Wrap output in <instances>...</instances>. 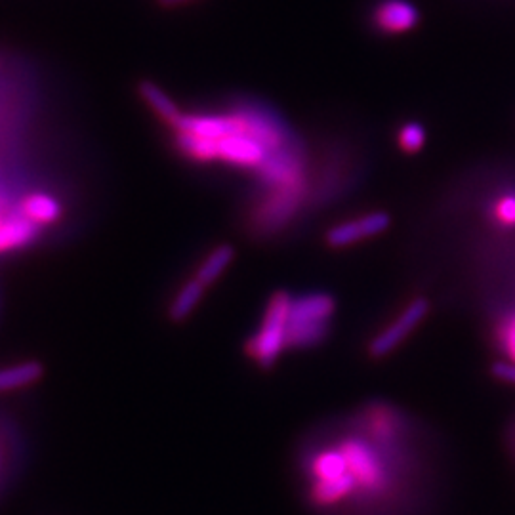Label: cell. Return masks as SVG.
Listing matches in <instances>:
<instances>
[{
  "label": "cell",
  "instance_id": "6",
  "mask_svg": "<svg viewBox=\"0 0 515 515\" xmlns=\"http://www.w3.org/2000/svg\"><path fill=\"white\" fill-rule=\"evenodd\" d=\"M258 170L260 176L277 189L302 184V163L290 144L275 153H269L268 159Z\"/></svg>",
  "mask_w": 515,
  "mask_h": 515
},
{
  "label": "cell",
  "instance_id": "24",
  "mask_svg": "<svg viewBox=\"0 0 515 515\" xmlns=\"http://www.w3.org/2000/svg\"><path fill=\"white\" fill-rule=\"evenodd\" d=\"M0 222H2V216H0Z\"/></svg>",
  "mask_w": 515,
  "mask_h": 515
},
{
  "label": "cell",
  "instance_id": "12",
  "mask_svg": "<svg viewBox=\"0 0 515 515\" xmlns=\"http://www.w3.org/2000/svg\"><path fill=\"white\" fill-rule=\"evenodd\" d=\"M44 374L39 361H27L8 369H0V393L12 392L18 388L39 382Z\"/></svg>",
  "mask_w": 515,
  "mask_h": 515
},
{
  "label": "cell",
  "instance_id": "15",
  "mask_svg": "<svg viewBox=\"0 0 515 515\" xmlns=\"http://www.w3.org/2000/svg\"><path fill=\"white\" fill-rule=\"evenodd\" d=\"M205 285L199 279H191L187 281L182 290L176 294L172 306L168 309V317L174 323H182L191 315V311L197 308V304L201 302L203 294H205Z\"/></svg>",
  "mask_w": 515,
  "mask_h": 515
},
{
  "label": "cell",
  "instance_id": "1",
  "mask_svg": "<svg viewBox=\"0 0 515 515\" xmlns=\"http://www.w3.org/2000/svg\"><path fill=\"white\" fill-rule=\"evenodd\" d=\"M290 309L292 296L287 292H275L264 313L262 327L247 342L248 357L262 369L273 367L279 355L287 348Z\"/></svg>",
  "mask_w": 515,
  "mask_h": 515
},
{
  "label": "cell",
  "instance_id": "14",
  "mask_svg": "<svg viewBox=\"0 0 515 515\" xmlns=\"http://www.w3.org/2000/svg\"><path fill=\"white\" fill-rule=\"evenodd\" d=\"M140 96L144 98V102L165 121L174 128V124L182 119V113L178 109V105L172 102L165 92L157 86V84L149 83V81H142L138 86Z\"/></svg>",
  "mask_w": 515,
  "mask_h": 515
},
{
  "label": "cell",
  "instance_id": "22",
  "mask_svg": "<svg viewBox=\"0 0 515 515\" xmlns=\"http://www.w3.org/2000/svg\"><path fill=\"white\" fill-rule=\"evenodd\" d=\"M491 372H493V376H495L496 380H502V382H508V384L515 386L514 361H500V363H495Z\"/></svg>",
  "mask_w": 515,
  "mask_h": 515
},
{
  "label": "cell",
  "instance_id": "20",
  "mask_svg": "<svg viewBox=\"0 0 515 515\" xmlns=\"http://www.w3.org/2000/svg\"><path fill=\"white\" fill-rule=\"evenodd\" d=\"M399 147L405 151V153H418L424 144H426V130L424 126L418 123L405 124L401 130H399Z\"/></svg>",
  "mask_w": 515,
  "mask_h": 515
},
{
  "label": "cell",
  "instance_id": "18",
  "mask_svg": "<svg viewBox=\"0 0 515 515\" xmlns=\"http://www.w3.org/2000/svg\"><path fill=\"white\" fill-rule=\"evenodd\" d=\"M346 474H350L348 462L340 451H325L317 454L311 462V475L315 477V481H332Z\"/></svg>",
  "mask_w": 515,
  "mask_h": 515
},
{
  "label": "cell",
  "instance_id": "10",
  "mask_svg": "<svg viewBox=\"0 0 515 515\" xmlns=\"http://www.w3.org/2000/svg\"><path fill=\"white\" fill-rule=\"evenodd\" d=\"M39 226L27 220L25 216L21 218H8L0 222V254L10 252L16 248L27 247L33 239H37Z\"/></svg>",
  "mask_w": 515,
  "mask_h": 515
},
{
  "label": "cell",
  "instance_id": "9",
  "mask_svg": "<svg viewBox=\"0 0 515 515\" xmlns=\"http://www.w3.org/2000/svg\"><path fill=\"white\" fill-rule=\"evenodd\" d=\"M334 311V298L323 292L292 298L289 325H329Z\"/></svg>",
  "mask_w": 515,
  "mask_h": 515
},
{
  "label": "cell",
  "instance_id": "3",
  "mask_svg": "<svg viewBox=\"0 0 515 515\" xmlns=\"http://www.w3.org/2000/svg\"><path fill=\"white\" fill-rule=\"evenodd\" d=\"M428 311H430V304H428L426 298L412 300L411 304L401 311V315L393 321L392 325H388L369 344V353L372 357L382 359L388 353H392L411 334L412 330L424 321Z\"/></svg>",
  "mask_w": 515,
  "mask_h": 515
},
{
  "label": "cell",
  "instance_id": "23",
  "mask_svg": "<svg viewBox=\"0 0 515 515\" xmlns=\"http://www.w3.org/2000/svg\"><path fill=\"white\" fill-rule=\"evenodd\" d=\"M163 6H176L180 2H186V0H159Z\"/></svg>",
  "mask_w": 515,
  "mask_h": 515
},
{
  "label": "cell",
  "instance_id": "4",
  "mask_svg": "<svg viewBox=\"0 0 515 515\" xmlns=\"http://www.w3.org/2000/svg\"><path fill=\"white\" fill-rule=\"evenodd\" d=\"M390 227V216L384 212H372L350 222H342L327 233V243L332 248L351 247L363 239H371Z\"/></svg>",
  "mask_w": 515,
  "mask_h": 515
},
{
  "label": "cell",
  "instance_id": "8",
  "mask_svg": "<svg viewBox=\"0 0 515 515\" xmlns=\"http://www.w3.org/2000/svg\"><path fill=\"white\" fill-rule=\"evenodd\" d=\"M374 25L390 35L407 33L420 21L418 10L407 0H382L372 14Z\"/></svg>",
  "mask_w": 515,
  "mask_h": 515
},
{
  "label": "cell",
  "instance_id": "17",
  "mask_svg": "<svg viewBox=\"0 0 515 515\" xmlns=\"http://www.w3.org/2000/svg\"><path fill=\"white\" fill-rule=\"evenodd\" d=\"M235 258V248L229 245H222V247L214 248L205 262L201 264V268L197 269L195 279H199L205 287H210L233 262Z\"/></svg>",
  "mask_w": 515,
  "mask_h": 515
},
{
  "label": "cell",
  "instance_id": "16",
  "mask_svg": "<svg viewBox=\"0 0 515 515\" xmlns=\"http://www.w3.org/2000/svg\"><path fill=\"white\" fill-rule=\"evenodd\" d=\"M367 428L378 441H393L399 433V416L390 407H372L367 412Z\"/></svg>",
  "mask_w": 515,
  "mask_h": 515
},
{
  "label": "cell",
  "instance_id": "13",
  "mask_svg": "<svg viewBox=\"0 0 515 515\" xmlns=\"http://www.w3.org/2000/svg\"><path fill=\"white\" fill-rule=\"evenodd\" d=\"M60 214H62V206L50 195L35 193L23 201V216L37 226L54 224L60 218Z\"/></svg>",
  "mask_w": 515,
  "mask_h": 515
},
{
  "label": "cell",
  "instance_id": "21",
  "mask_svg": "<svg viewBox=\"0 0 515 515\" xmlns=\"http://www.w3.org/2000/svg\"><path fill=\"white\" fill-rule=\"evenodd\" d=\"M495 218L502 226H515V195H506L496 203Z\"/></svg>",
  "mask_w": 515,
  "mask_h": 515
},
{
  "label": "cell",
  "instance_id": "7",
  "mask_svg": "<svg viewBox=\"0 0 515 515\" xmlns=\"http://www.w3.org/2000/svg\"><path fill=\"white\" fill-rule=\"evenodd\" d=\"M268 155L264 145L245 134H233L218 140V159L229 165L260 168Z\"/></svg>",
  "mask_w": 515,
  "mask_h": 515
},
{
  "label": "cell",
  "instance_id": "11",
  "mask_svg": "<svg viewBox=\"0 0 515 515\" xmlns=\"http://www.w3.org/2000/svg\"><path fill=\"white\" fill-rule=\"evenodd\" d=\"M355 489H357L355 479L350 474H346L332 481H315L309 496H311V502L317 506H332L344 500L346 496H350Z\"/></svg>",
  "mask_w": 515,
  "mask_h": 515
},
{
  "label": "cell",
  "instance_id": "2",
  "mask_svg": "<svg viewBox=\"0 0 515 515\" xmlns=\"http://www.w3.org/2000/svg\"><path fill=\"white\" fill-rule=\"evenodd\" d=\"M338 451L344 454L348 462V472L355 479L357 489L365 493H380L384 491L388 483L386 468L380 460V456L374 453L371 445H367L361 439H344L338 447Z\"/></svg>",
  "mask_w": 515,
  "mask_h": 515
},
{
  "label": "cell",
  "instance_id": "19",
  "mask_svg": "<svg viewBox=\"0 0 515 515\" xmlns=\"http://www.w3.org/2000/svg\"><path fill=\"white\" fill-rule=\"evenodd\" d=\"M176 144L182 149V153H186L187 157L193 161L210 163V161L218 159V142H214V140H203V138H195L189 134H178Z\"/></svg>",
  "mask_w": 515,
  "mask_h": 515
},
{
  "label": "cell",
  "instance_id": "5",
  "mask_svg": "<svg viewBox=\"0 0 515 515\" xmlns=\"http://www.w3.org/2000/svg\"><path fill=\"white\" fill-rule=\"evenodd\" d=\"M176 134H189L203 140H222L233 134H243V126L235 113L227 117L218 115H182V119L174 124Z\"/></svg>",
  "mask_w": 515,
  "mask_h": 515
}]
</instances>
